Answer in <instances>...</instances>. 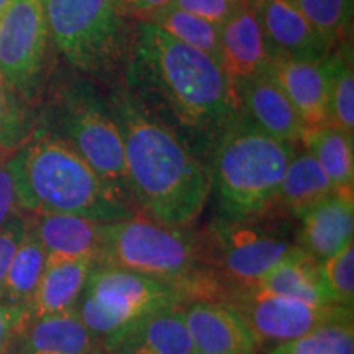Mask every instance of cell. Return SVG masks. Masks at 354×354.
I'll list each match as a JSON object with an SVG mask.
<instances>
[{
  "label": "cell",
  "instance_id": "1",
  "mask_svg": "<svg viewBox=\"0 0 354 354\" xmlns=\"http://www.w3.org/2000/svg\"><path fill=\"white\" fill-rule=\"evenodd\" d=\"M123 79L201 159L212 158L241 113L236 86L218 61L149 21H135Z\"/></svg>",
  "mask_w": 354,
  "mask_h": 354
},
{
  "label": "cell",
  "instance_id": "2",
  "mask_svg": "<svg viewBox=\"0 0 354 354\" xmlns=\"http://www.w3.org/2000/svg\"><path fill=\"white\" fill-rule=\"evenodd\" d=\"M109 109L122 133L136 209L171 227H190L210 196L209 165L125 86L113 88Z\"/></svg>",
  "mask_w": 354,
  "mask_h": 354
},
{
  "label": "cell",
  "instance_id": "3",
  "mask_svg": "<svg viewBox=\"0 0 354 354\" xmlns=\"http://www.w3.org/2000/svg\"><path fill=\"white\" fill-rule=\"evenodd\" d=\"M8 167L24 214H71L100 223L136 214L51 130H35L32 138L8 156Z\"/></svg>",
  "mask_w": 354,
  "mask_h": 354
},
{
  "label": "cell",
  "instance_id": "4",
  "mask_svg": "<svg viewBox=\"0 0 354 354\" xmlns=\"http://www.w3.org/2000/svg\"><path fill=\"white\" fill-rule=\"evenodd\" d=\"M295 145L272 138L240 113L210 158L218 218L236 221L284 215L279 210L277 194Z\"/></svg>",
  "mask_w": 354,
  "mask_h": 354
},
{
  "label": "cell",
  "instance_id": "5",
  "mask_svg": "<svg viewBox=\"0 0 354 354\" xmlns=\"http://www.w3.org/2000/svg\"><path fill=\"white\" fill-rule=\"evenodd\" d=\"M43 7L50 38L71 66L105 82L123 76L135 25L120 0H44Z\"/></svg>",
  "mask_w": 354,
  "mask_h": 354
},
{
  "label": "cell",
  "instance_id": "6",
  "mask_svg": "<svg viewBox=\"0 0 354 354\" xmlns=\"http://www.w3.org/2000/svg\"><path fill=\"white\" fill-rule=\"evenodd\" d=\"M99 266L128 269L161 281L183 284L205 264L203 233L171 227L136 212L127 220L104 225Z\"/></svg>",
  "mask_w": 354,
  "mask_h": 354
},
{
  "label": "cell",
  "instance_id": "7",
  "mask_svg": "<svg viewBox=\"0 0 354 354\" xmlns=\"http://www.w3.org/2000/svg\"><path fill=\"white\" fill-rule=\"evenodd\" d=\"M56 117V135L68 141L118 197L138 210L128 183L122 133L109 104L99 99L94 88L77 84L61 95Z\"/></svg>",
  "mask_w": 354,
  "mask_h": 354
},
{
  "label": "cell",
  "instance_id": "8",
  "mask_svg": "<svg viewBox=\"0 0 354 354\" xmlns=\"http://www.w3.org/2000/svg\"><path fill=\"white\" fill-rule=\"evenodd\" d=\"M172 304H184L176 282L97 266L76 310L86 328L100 343L136 318Z\"/></svg>",
  "mask_w": 354,
  "mask_h": 354
},
{
  "label": "cell",
  "instance_id": "9",
  "mask_svg": "<svg viewBox=\"0 0 354 354\" xmlns=\"http://www.w3.org/2000/svg\"><path fill=\"white\" fill-rule=\"evenodd\" d=\"M282 215L258 220L216 218L203 233L205 264L234 289L254 287L295 248L276 228Z\"/></svg>",
  "mask_w": 354,
  "mask_h": 354
},
{
  "label": "cell",
  "instance_id": "10",
  "mask_svg": "<svg viewBox=\"0 0 354 354\" xmlns=\"http://www.w3.org/2000/svg\"><path fill=\"white\" fill-rule=\"evenodd\" d=\"M48 41L41 0H13L0 17V77L28 105L41 86Z\"/></svg>",
  "mask_w": 354,
  "mask_h": 354
},
{
  "label": "cell",
  "instance_id": "11",
  "mask_svg": "<svg viewBox=\"0 0 354 354\" xmlns=\"http://www.w3.org/2000/svg\"><path fill=\"white\" fill-rule=\"evenodd\" d=\"M243 318L258 342L277 344L294 342L338 312L339 305H313L259 290L241 289L227 304Z\"/></svg>",
  "mask_w": 354,
  "mask_h": 354
},
{
  "label": "cell",
  "instance_id": "12",
  "mask_svg": "<svg viewBox=\"0 0 354 354\" xmlns=\"http://www.w3.org/2000/svg\"><path fill=\"white\" fill-rule=\"evenodd\" d=\"M104 354H192L183 304H172L136 318L100 342Z\"/></svg>",
  "mask_w": 354,
  "mask_h": 354
},
{
  "label": "cell",
  "instance_id": "13",
  "mask_svg": "<svg viewBox=\"0 0 354 354\" xmlns=\"http://www.w3.org/2000/svg\"><path fill=\"white\" fill-rule=\"evenodd\" d=\"M268 55L274 59H325L330 44L290 0H253Z\"/></svg>",
  "mask_w": 354,
  "mask_h": 354
},
{
  "label": "cell",
  "instance_id": "14",
  "mask_svg": "<svg viewBox=\"0 0 354 354\" xmlns=\"http://www.w3.org/2000/svg\"><path fill=\"white\" fill-rule=\"evenodd\" d=\"M184 320L194 349L205 354H258L261 343L227 304L185 302Z\"/></svg>",
  "mask_w": 354,
  "mask_h": 354
},
{
  "label": "cell",
  "instance_id": "15",
  "mask_svg": "<svg viewBox=\"0 0 354 354\" xmlns=\"http://www.w3.org/2000/svg\"><path fill=\"white\" fill-rule=\"evenodd\" d=\"M25 228L46 251V261L92 259L100 263L104 225L71 214H24Z\"/></svg>",
  "mask_w": 354,
  "mask_h": 354
},
{
  "label": "cell",
  "instance_id": "16",
  "mask_svg": "<svg viewBox=\"0 0 354 354\" xmlns=\"http://www.w3.org/2000/svg\"><path fill=\"white\" fill-rule=\"evenodd\" d=\"M328 56L325 59H274L269 64L305 130L330 125Z\"/></svg>",
  "mask_w": 354,
  "mask_h": 354
},
{
  "label": "cell",
  "instance_id": "17",
  "mask_svg": "<svg viewBox=\"0 0 354 354\" xmlns=\"http://www.w3.org/2000/svg\"><path fill=\"white\" fill-rule=\"evenodd\" d=\"M234 86L245 117L272 138L284 143H299L305 131L304 123L271 71L268 69Z\"/></svg>",
  "mask_w": 354,
  "mask_h": 354
},
{
  "label": "cell",
  "instance_id": "18",
  "mask_svg": "<svg viewBox=\"0 0 354 354\" xmlns=\"http://www.w3.org/2000/svg\"><path fill=\"white\" fill-rule=\"evenodd\" d=\"M100 351V343L86 328L77 310L30 318L17 331L7 354H91Z\"/></svg>",
  "mask_w": 354,
  "mask_h": 354
},
{
  "label": "cell",
  "instance_id": "19",
  "mask_svg": "<svg viewBox=\"0 0 354 354\" xmlns=\"http://www.w3.org/2000/svg\"><path fill=\"white\" fill-rule=\"evenodd\" d=\"M220 64L234 84L266 73L271 57L253 0H243L236 12L221 25Z\"/></svg>",
  "mask_w": 354,
  "mask_h": 354
},
{
  "label": "cell",
  "instance_id": "20",
  "mask_svg": "<svg viewBox=\"0 0 354 354\" xmlns=\"http://www.w3.org/2000/svg\"><path fill=\"white\" fill-rule=\"evenodd\" d=\"M297 246L318 261H325L353 243V194L335 192L300 218Z\"/></svg>",
  "mask_w": 354,
  "mask_h": 354
},
{
  "label": "cell",
  "instance_id": "21",
  "mask_svg": "<svg viewBox=\"0 0 354 354\" xmlns=\"http://www.w3.org/2000/svg\"><path fill=\"white\" fill-rule=\"evenodd\" d=\"M97 266L92 259L46 261L37 292L26 310L28 317L41 318L76 308Z\"/></svg>",
  "mask_w": 354,
  "mask_h": 354
},
{
  "label": "cell",
  "instance_id": "22",
  "mask_svg": "<svg viewBox=\"0 0 354 354\" xmlns=\"http://www.w3.org/2000/svg\"><path fill=\"white\" fill-rule=\"evenodd\" d=\"M335 192V185L318 165L315 156L299 141L279 187V210L292 218H302L310 209Z\"/></svg>",
  "mask_w": 354,
  "mask_h": 354
},
{
  "label": "cell",
  "instance_id": "23",
  "mask_svg": "<svg viewBox=\"0 0 354 354\" xmlns=\"http://www.w3.org/2000/svg\"><path fill=\"white\" fill-rule=\"evenodd\" d=\"M259 290L313 305H333L322 274V261L295 246L256 284Z\"/></svg>",
  "mask_w": 354,
  "mask_h": 354
},
{
  "label": "cell",
  "instance_id": "24",
  "mask_svg": "<svg viewBox=\"0 0 354 354\" xmlns=\"http://www.w3.org/2000/svg\"><path fill=\"white\" fill-rule=\"evenodd\" d=\"M300 143L307 146L318 165L328 176L336 192L353 194L354 187V153L353 136L338 128L326 125L305 130Z\"/></svg>",
  "mask_w": 354,
  "mask_h": 354
},
{
  "label": "cell",
  "instance_id": "25",
  "mask_svg": "<svg viewBox=\"0 0 354 354\" xmlns=\"http://www.w3.org/2000/svg\"><path fill=\"white\" fill-rule=\"evenodd\" d=\"M44 268H46V251L37 238L25 228L24 238L7 271L0 304L28 310Z\"/></svg>",
  "mask_w": 354,
  "mask_h": 354
},
{
  "label": "cell",
  "instance_id": "26",
  "mask_svg": "<svg viewBox=\"0 0 354 354\" xmlns=\"http://www.w3.org/2000/svg\"><path fill=\"white\" fill-rule=\"evenodd\" d=\"M268 354H354L353 308L342 307L307 335L277 344Z\"/></svg>",
  "mask_w": 354,
  "mask_h": 354
},
{
  "label": "cell",
  "instance_id": "27",
  "mask_svg": "<svg viewBox=\"0 0 354 354\" xmlns=\"http://www.w3.org/2000/svg\"><path fill=\"white\" fill-rule=\"evenodd\" d=\"M138 20L154 24L162 32L171 35L172 38L179 39L184 44L196 48V50L205 53L220 63L221 59V44L220 33L221 25L212 24L201 19V17L192 15V13L183 12L179 8L166 7L161 10L149 13V15L141 17Z\"/></svg>",
  "mask_w": 354,
  "mask_h": 354
},
{
  "label": "cell",
  "instance_id": "28",
  "mask_svg": "<svg viewBox=\"0 0 354 354\" xmlns=\"http://www.w3.org/2000/svg\"><path fill=\"white\" fill-rule=\"evenodd\" d=\"M330 125L348 136L354 135V69L353 51L344 41L328 56Z\"/></svg>",
  "mask_w": 354,
  "mask_h": 354
},
{
  "label": "cell",
  "instance_id": "29",
  "mask_svg": "<svg viewBox=\"0 0 354 354\" xmlns=\"http://www.w3.org/2000/svg\"><path fill=\"white\" fill-rule=\"evenodd\" d=\"M312 25V28L330 44L331 50L339 41H348L351 28L353 0H290Z\"/></svg>",
  "mask_w": 354,
  "mask_h": 354
},
{
  "label": "cell",
  "instance_id": "30",
  "mask_svg": "<svg viewBox=\"0 0 354 354\" xmlns=\"http://www.w3.org/2000/svg\"><path fill=\"white\" fill-rule=\"evenodd\" d=\"M35 123L25 104L0 77V153H13L33 136Z\"/></svg>",
  "mask_w": 354,
  "mask_h": 354
},
{
  "label": "cell",
  "instance_id": "31",
  "mask_svg": "<svg viewBox=\"0 0 354 354\" xmlns=\"http://www.w3.org/2000/svg\"><path fill=\"white\" fill-rule=\"evenodd\" d=\"M322 274L333 305L353 308L354 305V246L349 243L342 251L322 261Z\"/></svg>",
  "mask_w": 354,
  "mask_h": 354
},
{
  "label": "cell",
  "instance_id": "32",
  "mask_svg": "<svg viewBox=\"0 0 354 354\" xmlns=\"http://www.w3.org/2000/svg\"><path fill=\"white\" fill-rule=\"evenodd\" d=\"M241 2L243 0H171V7L192 13L212 24L223 25Z\"/></svg>",
  "mask_w": 354,
  "mask_h": 354
},
{
  "label": "cell",
  "instance_id": "33",
  "mask_svg": "<svg viewBox=\"0 0 354 354\" xmlns=\"http://www.w3.org/2000/svg\"><path fill=\"white\" fill-rule=\"evenodd\" d=\"M10 154L0 153V227L24 216L19 198H17L15 183H13L10 167H8Z\"/></svg>",
  "mask_w": 354,
  "mask_h": 354
},
{
  "label": "cell",
  "instance_id": "34",
  "mask_svg": "<svg viewBox=\"0 0 354 354\" xmlns=\"http://www.w3.org/2000/svg\"><path fill=\"white\" fill-rule=\"evenodd\" d=\"M25 233L24 216L8 225L0 227V295H2L3 282H6L7 271L10 268L12 258L19 248Z\"/></svg>",
  "mask_w": 354,
  "mask_h": 354
},
{
  "label": "cell",
  "instance_id": "35",
  "mask_svg": "<svg viewBox=\"0 0 354 354\" xmlns=\"http://www.w3.org/2000/svg\"><path fill=\"white\" fill-rule=\"evenodd\" d=\"M26 315H28V312L24 308L0 304V353L2 354H7Z\"/></svg>",
  "mask_w": 354,
  "mask_h": 354
},
{
  "label": "cell",
  "instance_id": "36",
  "mask_svg": "<svg viewBox=\"0 0 354 354\" xmlns=\"http://www.w3.org/2000/svg\"><path fill=\"white\" fill-rule=\"evenodd\" d=\"M128 15L135 20L171 6V0H120Z\"/></svg>",
  "mask_w": 354,
  "mask_h": 354
},
{
  "label": "cell",
  "instance_id": "37",
  "mask_svg": "<svg viewBox=\"0 0 354 354\" xmlns=\"http://www.w3.org/2000/svg\"><path fill=\"white\" fill-rule=\"evenodd\" d=\"M13 2V0H0V17L6 13V10L8 7H10V3Z\"/></svg>",
  "mask_w": 354,
  "mask_h": 354
},
{
  "label": "cell",
  "instance_id": "38",
  "mask_svg": "<svg viewBox=\"0 0 354 354\" xmlns=\"http://www.w3.org/2000/svg\"><path fill=\"white\" fill-rule=\"evenodd\" d=\"M91 354H104L102 351H95V353H91Z\"/></svg>",
  "mask_w": 354,
  "mask_h": 354
},
{
  "label": "cell",
  "instance_id": "39",
  "mask_svg": "<svg viewBox=\"0 0 354 354\" xmlns=\"http://www.w3.org/2000/svg\"><path fill=\"white\" fill-rule=\"evenodd\" d=\"M192 354H205V353H198V351H194Z\"/></svg>",
  "mask_w": 354,
  "mask_h": 354
},
{
  "label": "cell",
  "instance_id": "40",
  "mask_svg": "<svg viewBox=\"0 0 354 354\" xmlns=\"http://www.w3.org/2000/svg\"><path fill=\"white\" fill-rule=\"evenodd\" d=\"M238 2H240V0H238Z\"/></svg>",
  "mask_w": 354,
  "mask_h": 354
},
{
  "label": "cell",
  "instance_id": "41",
  "mask_svg": "<svg viewBox=\"0 0 354 354\" xmlns=\"http://www.w3.org/2000/svg\"><path fill=\"white\" fill-rule=\"evenodd\" d=\"M0 354H2V353H0Z\"/></svg>",
  "mask_w": 354,
  "mask_h": 354
}]
</instances>
